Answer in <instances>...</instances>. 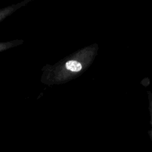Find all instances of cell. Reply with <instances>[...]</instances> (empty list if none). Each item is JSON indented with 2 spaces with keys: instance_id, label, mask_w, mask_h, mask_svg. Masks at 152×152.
<instances>
[{
  "instance_id": "7a4b0ae2",
  "label": "cell",
  "mask_w": 152,
  "mask_h": 152,
  "mask_svg": "<svg viewBox=\"0 0 152 152\" xmlns=\"http://www.w3.org/2000/svg\"><path fill=\"white\" fill-rule=\"evenodd\" d=\"M30 1H31V0H24V1H21V2L17 3V4H12V5L8 6V7L0 9V22L2 20H4L5 18H7V16L11 15L12 13L16 12L18 9L26 5Z\"/></svg>"
},
{
  "instance_id": "3957f363",
  "label": "cell",
  "mask_w": 152,
  "mask_h": 152,
  "mask_svg": "<svg viewBox=\"0 0 152 152\" xmlns=\"http://www.w3.org/2000/svg\"><path fill=\"white\" fill-rule=\"evenodd\" d=\"M23 40H13V41L9 42H0V52L4 51V50H7V49L12 48L16 47L18 45L23 44Z\"/></svg>"
},
{
  "instance_id": "6da1fadb",
  "label": "cell",
  "mask_w": 152,
  "mask_h": 152,
  "mask_svg": "<svg viewBox=\"0 0 152 152\" xmlns=\"http://www.w3.org/2000/svg\"><path fill=\"white\" fill-rule=\"evenodd\" d=\"M99 45L93 44L80 49L54 65H45L42 68L41 82L46 86L68 83L81 76L94 61Z\"/></svg>"
},
{
  "instance_id": "277c9868",
  "label": "cell",
  "mask_w": 152,
  "mask_h": 152,
  "mask_svg": "<svg viewBox=\"0 0 152 152\" xmlns=\"http://www.w3.org/2000/svg\"><path fill=\"white\" fill-rule=\"evenodd\" d=\"M148 109L150 112V123H151V129L149 132L150 137L152 140V93L151 91H148Z\"/></svg>"
}]
</instances>
